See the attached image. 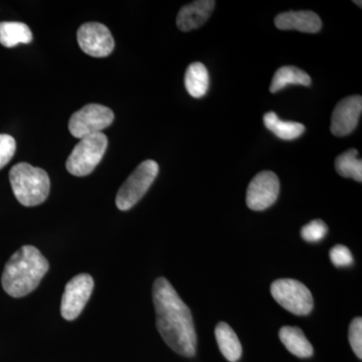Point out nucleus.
Here are the masks:
<instances>
[{
    "mask_svg": "<svg viewBox=\"0 0 362 362\" xmlns=\"http://www.w3.org/2000/svg\"><path fill=\"white\" fill-rule=\"evenodd\" d=\"M153 303L162 339L180 356H194L197 337L192 312L165 278L154 282Z\"/></svg>",
    "mask_w": 362,
    "mask_h": 362,
    "instance_id": "1",
    "label": "nucleus"
},
{
    "mask_svg": "<svg viewBox=\"0 0 362 362\" xmlns=\"http://www.w3.org/2000/svg\"><path fill=\"white\" fill-rule=\"evenodd\" d=\"M214 0H197L181 7L176 18V25L181 32H190L204 25L213 13Z\"/></svg>",
    "mask_w": 362,
    "mask_h": 362,
    "instance_id": "12",
    "label": "nucleus"
},
{
    "mask_svg": "<svg viewBox=\"0 0 362 362\" xmlns=\"http://www.w3.org/2000/svg\"><path fill=\"white\" fill-rule=\"evenodd\" d=\"M114 113L108 107L89 104L74 113L69 121V130L74 137L82 139L106 129L113 123Z\"/></svg>",
    "mask_w": 362,
    "mask_h": 362,
    "instance_id": "7",
    "label": "nucleus"
},
{
    "mask_svg": "<svg viewBox=\"0 0 362 362\" xmlns=\"http://www.w3.org/2000/svg\"><path fill=\"white\" fill-rule=\"evenodd\" d=\"M93 289L94 280L89 274H80L71 279L62 298V316L69 321L77 319L89 301Z\"/></svg>",
    "mask_w": 362,
    "mask_h": 362,
    "instance_id": "8",
    "label": "nucleus"
},
{
    "mask_svg": "<svg viewBox=\"0 0 362 362\" xmlns=\"http://www.w3.org/2000/svg\"><path fill=\"white\" fill-rule=\"evenodd\" d=\"M77 37L81 49L94 58L108 57L115 47L110 30L100 23H85L78 28Z\"/></svg>",
    "mask_w": 362,
    "mask_h": 362,
    "instance_id": "10",
    "label": "nucleus"
},
{
    "mask_svg": "<svg viewBox=\"0 0 362 362\" xmlns=\"http://www.w3.org/2000/svg\"><path fill=\"white\" fill-rule=\"evenodd\" d=\"M216 338L223 356L230 362H237L242 356L243 349L239 338L228 324L218 323L216 327Z\"/></svg>",
    "mask_w": 362,
    "mask_h": 362,
    "instance_id": "15",
    "label": "nucleus"
},
{
    "mask_svg": "<svg viewBox=\"0 0 362 362\" xmlns=\"http://www.w3.org/2000/svg\"><path fill=\"white\" fill-rule=\"evenodd\" d=\"M349 339L351 349L359 359L362 358V319L356 317L349 326Z\"/></svg>",
    "mask_w": 362,
    "mask_h": 362,
    "instance_id": "22",
    "label": "nucleus"
},
{
    "mask_svg": "<svg viewBox=\"0 0 362 362\" xmlns=\"http://www.w3.org/2000/svg\"><path fill=\"white\" fill-rule=\"evenodd\" d=\"M362 112L361 96H350L341 100L331 117L330 129L333 135L342 137L354 132Z\"/></svg>",
    "mask_w": 362,
    "mask_h": 362,
    "instance_id": "11",
    "label": "nucleus"
},
{
    "mask_svg": "<svg viewBox=\"0 0 362 362\" xmlns=\"http://www.w3.org/2000/svg\"><path fill=\"white\" fill-rule=\"evenodd\" d=\"M264 124L271 132L286 141L297 139L305 132L303 124L281 120L274 112L265 114Z\"/></svg>",
    "mask_w": 362,
    "mask_h": 362,
    "instance_id": "19",
    "label": "nucleus"
},
{
    "mask_svg": "<svg viewBox=\"0 0 362 362\" xmlns=\"http://www.w3.org/2000/svg\"><path fill=\"white\" fill-rule=\"evenodd\" d=\"M280 192V181L273 171L258 173L247 190V204L252 211H265L273 206Z\"/></svg>",
    "mask_w": 362,
    "mask_h": 362,
    "instance_id": "9",
    "label": "nucleus"
},
{
    "mask_svg": "<svg viewBox=\"0 0 362 362\" xmlns=\"http://www.w3.org/2000/svg\"><path fill=\"white\" fill-rule=\"evenodd\" d=\"M330 259L333 265L337 267H349L354 262L351 252L343 245H337L331 249Z\"/></svg>",
    "mask_w": 362,
    "mask_h": 362,
    "instance_id": "24",
    "label": "nucleus"
},
{
    "mask_svg": "<svg viewBox=\"0 0 362 362\" xmlns=\"http://www.w3.org/2000/svg\"><path fill=\"white\" fill-rule=\"evenodd\" d=\"M16 143L13 136L0 134V169L4 168L16 153Z\"/></svg>",
    "mask_w": 362,
    "mask_h": 362,
    "instance_id": "23",
    "label": "nucleus"
},
{
    "mask_svg": "<svg viewBox=\"0 0 362 362\" xmlns=\"http://www.w3.org/2000/svg\"><path fill=\"white\" fill-rule=\"evenodd\" d=\"M289 85L309 87L311 85L310 76L297 66H282V68L278 69L274 75L270 86L271 93H277Z\"/></svg>",
    "mask_w": 362,
    "mask_h": 362,
    "instance_id": "16",
    "label": "nucleus"
},
{
    "mask_svg": "<svg viewBox=\"0 0 362 362\" xmlns=\"http://www.w3.org/2000/svg\"><path fill=\"white\" fill-rule=\"evenodd\" d=\"M159 173L154 160L143 161L123 183L116 197V206L120 211L132 209L144 197Z\"/></svg>",
    "mask_w": 362,
    "mask_h": 362,
    "instance_id": "5",
    "label": "nucleus"
},
{
    "mask_svg": "<svg viewBox=\"0 0 362 362\" xmlns=\"http://www.w3.org/2000/svg\"><path fill=\"white\" fill-rule=\"evenodd\" d=\"M9 180L14 197L23 206H39L49 197L51 181L44 169L23 162L11 169Z\"/></svg>",
    "mask_w": 362,
    "mask_h": 362,
    "instance_id": "3",
    "label": "nucleus"
},
{
    "mask_svg": "<svg viewBox=\"0 0 362 362\" xmlns=\"http://www.w3.org/2000/svg\"><path fill=\"white\" fill-rule=\"evenodd\" d=\"M281 341L295 356L307 358L313 354V347L305 337L303 331L293 326H284L279 332Z\"/></svg>",
    "mask_w": 362,
    "mask_h": 362,
    "instance_id": "14",
    "label": "nucleus"
},
{
    "mask_svg": "<svg viewBox=\"0 0 362 362\" xmlns=\"http://www.w3.org/2000/svg\"><path fill=\"white\" fill-rule=\"evenodd\" d=\"M328 228L321 220L312 221L308 225L304 226L301 230V237L306 242L317 243L323 240L327 235Z\"/></svg>",
    "mask_w": 362,
    "mask_h": 362,
    "instance_id": "21",
    "label": "nucleus"
},
{
    "mask_svg": "<svg viewBox=\"0 0 362 362\" xmlns=\"http://www.w3.org/2000/svg\"><path fill=\"white\" fill-rule=\"evenodd\" d=\"M275 25L281 30L316 33L320 32L322 28V21L318 14L313 11H287L276 16Z\"/></svg>",
    "mask_w": 362,
    "mask_h": 362,
    "instance_id": "13",
    "label": "nucleus"
},
{
    "mask_svg": "<svg viewBox=\"0 0 362 362\" xmlns=\"http://www.w3.org/2000/svg\"><path fill=\"white\" fill-rule=\"evenodd\" d=\"M108 146V138L104 133H96L82 138L74 147L66 162V170L75 176L89 175L103 158Z\"/></svg>",
    "mask_w": 362,
    "mask_h": 362,
    "instance_id": "4",
    "label": "nucleus"
},
{
    "mask_svg": "<svg viewBox=\"0 0 362 362\" xmlns=\"http://www.w3.org/2000/svg\"><path fill=\"white\" fill-rule=\"evenodd\" d=\"M358 151L352 148L340 154L335 160V169L338 175L342 177L352 178L361 182L362 181V160L357 158Z\"/></svg>",
    "mask_w": 362,
    "mask_h": 362,
    "instance_id": "20",
    "label": "nucleus"
},
{
    "mask_svg": "<svg viewBox=\"0 0 362 362\" xmlns=\"http://www.w3.org/2000/svg\"><path fill=\"white\" fill-rule=\"evenodd\" d=\"M354 4H356L357 6H359V7H361V1H354Z\"/></svg>",
    "mask_w": 362,
    "mask_h": 362,
    "instance_id": "25",
    "label": "nucleus"
},
{
    "mask_svg": "<svg viewBox=\"0 0 362 362\" xmlns=\"http://www.w3.org/2000/svg\"><path fill=\"white\" fill-rule=\"evenodd\" d=\"M49 268V262L37 247H21L4 267L2 287L9 296L25 297L37 289Z\"/></svg>",
    "mask_w": 362,
    "mask_h": 362,
    "instance_id": "2",
    "label": "nucleus"
},
{
    "mask_svg": "<svg viewBox=\"0 0 362 362\" xmlns=\"http://www.w3.org/2000/svg\"><path fill=\"white\" fill-rule=\"evenodd\" d=\"M185 84L190 96L204 97L209 87V76L206 66L199 62L188 66L185 73Z\"/></svg>",
    "mask_w": 362,
    "mask_h": 362,
    "instance_id": "18",
    "label": "nucleus"
},
{
    "mask_svg": "<svg viewBox=\"0 0 362 362\" xmlns=\"http://www.w3.org/2000/svg\"><path fill=\"white\" fill-rule=\"evenodd\" d=\"M272 296L279 305L295 315H308L313 309L310 290L294 279H280L271 286Z\"/></svg>",
    "mask_w": 362,
    "mask_h": 362,
    "instance_id": "6",
    "label": "nucleus"
},
{
    "mask_svg": "<svg viewBox=\"0 0 362 362\" xmlns=\"http://www.w3.org/2000/svg\"><path fill=\"white\" fill-rule=\"evenodd\" d=\"M33 33L25 23L18 21L0 23V44L6 47H16L20 44L32 42Z\"/></svg>",
    "mask_w": 362,
    "mask_h": 362,
    "instance_id": "17",
    "label": "nucleus"
}]
</instances>
